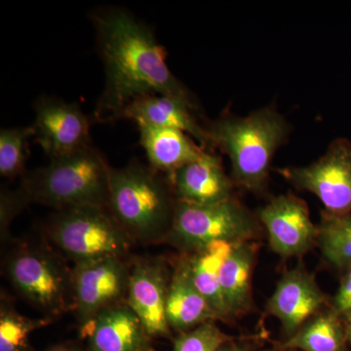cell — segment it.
Returning a JSON list of instances; mask_svg holds the SVG:
<instances>
[{
	"label": "cell",
	"mask_w": 351,
	"mask_h": 351,
	"mask_svg": "<svg viewBox=\"0 0 351 351\" xmlns=\"http://www.w3.org/2000/svg\"><path fill=\"white\" fill-rule=\"evenodd\" d=\"M92 20L106 75L95 119L117 121L132 101L152 94L172 97L197 110V100L170 71L166 50L151 27L119 8L99 11Z\"/></svg>",
	"instance_id": "1"
},
{
	"label": "cell",
	"mask_w": 351,
	"mask_h": 351,
	"mask_svg": "<svg viewBox=\"0 0 351 351\" xmlns=\"http://www.w3.org/2000/svg\"><path fill=\"white\" fill-rule=\"evenodd\" d=\"M205 127L213 149L230 158L235 186L255 195L265 193L274 157L292 131L285 117L267 106L247 117L225 113Z\"/></svg>",
	"instance_id": "2"
},
{
	"label": "cell",
	"mask_w": 351,
	"mask_h": 351,
	"mask_svg": "<svg viewBox=\"0 0 351 351\" xmlns=\"http://www.w3.org/2000/svg\"><path fill=\"white\" fill-rule=\"evenodd\" d=\"M110 169L103 154L89 145L27 173L18 191L25 204L40 203L57 211L71 207H108Z\"/></svg>",
	"instance_id": "3"
},
{
	"label": "cell",
	"mask_w": 351,
	"mask_h": 351,
	"mask_svg": "<svg viewBox=\"0 0 351 351\" xmlns=\"http://www.w3.org/2000/svg\"><path fill=\"white\" fill-rule=\"evenodd\" d=\"M176 199L167 177L134 161L112 168L108 208L131 239H165L172 225Z\"/></svg>",
	"instance_id": "4"
},
{
	"label": "cell",
	"mask_w": 351,
	"mask_h": 351,
	"mask_svg": "<svg viewBox=\"0 0 351 351\" xmlns=\"http://www.w3.org/2000/svg\"><path fill=\"white\" fill-rule=\"evenodd\" d=\"M262 230L257 215L235 197L209 205L176 200L172 225L165 240L188 255L212 242L256 241Z\"/></svg>",
	"instance_id": "5"
},
{
	"label": "cell",
	"mask_w": 351,
	"mask_h": 351,
	"mask_svg": "<svg viewBox=\"0 0 351 351\" xmlns=\"http://www.w3.org/2000/svg\"><path fill=\"white\" fill-rule=\"evenodd\" d=\"M50 239L75 263L123 257L131 237L108 207L80 206L58 210L48 228Z\"/></svg>",
	"instance_id": "6"
},
{
	"label": "cell",
	"mask_w": 351,
	"mask_h": 351,
	"mask_svg": "<svg viewBox=\"0 0 351 351\" xmlns=\"http://www.w3.org/2000/svg\"><path fill=\"white\" fill-rule=\"evenodd\" d=\"M6 272L17 292L48 315L73 309L71 274L49 252L21 248L8 258Z\"/></svg>",
	"instance_id": "7"
},
{
	"label": "cell",
	"mask_w": 351,
	"mask_h": 351,
	"mask_svg": "<svg viewBox=\"0 0 351 351\" xmlns=\"http://www.w3.org/2000/svg\"><path fill=\"white\" fill-rule=\"evenodd\" d=\"M294 188L315 195L323 211L332 215L351 212V142L332 141L326 152L314 162L301 167L277 170Z\"/></svg>",
	"instance_id": "8"
},
{
	"label": "cell",
	"mask_w": 351,
	"mask_h": 351,
	"mask_svg": "<svg viewBox=\"0 0 351 351\" xmlns=\"http://www.w3.org/2000/svg\"><path fill=\"white\" fill-rule=\"evenodd\" d=\"M130 270L121 257L95 258L75 263L71 272L73 311L80 325L113 304L128 291Z\"/></svg>",
	"instance_id": "9"
},
{
	"label": "cell",
	"mask_w": 351,
	"mask_h": 351,
	"mask_svg": "<svg viewBox=\"0 0 351 351\" xmlns=\"http://www.w3.org/2000/svg\"><path fill=\"white\" fill-rule=\"evenodd\" d=\"M257 217L267 232L270 249L288 258L302 257L317 245L318 225L308 207L294 195L276 196L261 208Z\"/></svg>",
	"instance_id": "10"
},
{
	"label": "cell",
	"mask_w": 351,
	"mask_h": 351,
	"mask_svg": "<svg viewBox=\"0 0 351 351\" xmlns=\"http://www.w3.org/2000/svg\"><path fill=\"white\" fill-rule=\"evenodd\" d=\"M34 138L51 159L91 145L90 120L76 104L43 97L34 104Z\"/></svg>",
	"instance_id": "11"
},
{
	"label": "cell",
	"mask_w": 351,
	"mask_h": 351,
	"mask_svg": "<svg viewBox=\"0 0 351 351\" xmlns=\"http://www.w3.org/2000/svg\"><path fill=\"white\" fill-rule=\"evenodd\" d=\"M328 298L315 277L302 265L288 270L279 279L267 304V313L281 323L286 339L325 308Z\"/></svg>",
	"instance_id": "12"
},
{
	"label": "cell",
	"mask_w": 351,
	"mask_h": 351,
	"mask_svg": "<svg viewBox=\"0 0 351 351\" xmlns=\"http://www.w3.org/2000/svg\"><path fill=\"white\" fill-rule=\"evenodd\" d=\"M170 280L167 267L161 261H138L130 269L126 304L149 337L169 335L166 302Z\"/></svg>",
	"instance_id": "13"
},
{
	"label": "cell",
	"mask_w": 351,
	"mask_h": 351,
	"mask_svg": "<svg viewBox=\"0 0 351 351\" xmlns=\"http://www.w3.org/2000/svg\"><path fill=\"white\" fill-rule=\"evenodd\" d=\"M175 199L191 204L209 205L234 197L235 184L226 174L221 158L204 152L167 177Z\"/></svg>",
	"instance_id": "14"
},
{
	"label": "cell",
	"mask_w": 351,
	"mask_h": 351,
	"mask_svg": "<svg viewBox=\"0 0 351 351\" xmlns=\"http://www.w3.org/2000/svg\"><path fill=\"white\" fill-rule=\"evenodd\" d=\"M80 334L91 351H149V336L126 302L97 313L80 325Z\"/></svg>",
	"instance_id": "15"
},
{
	"label": "cell",
	"mask_w": 351,
	"mask_h": 351,
	"mask_svg": "<svg viewBox=\"0 0 351 351\" xmlns=\"http://www.w3.org/2000/svg\"><path fill=\"white\" fill-rule=\"evenodd\" d=\"M193 110L182 101L164 95L141 97L122 112L119 119L132 120L137 125L145 124L176 129L189 134L208 152H214L206 127L201 125Z\"/></svg>",
	"instance_id": "16"
},
{
	"label": "cell",
	"mask_w": 351,
	"mask_h": 351,
	"mask_svg": "<svg viewBox=\"0 0 351 351\" xmlns=\"http://www.w3.org/2000/svg\"><path fill=\"white\" fill-rule=\"evenodd\" d=\"M166 318L170 330L181 334L209 321L218 320L213 309L196 287L186 256L178 263L171 276Z\"/></svg>",
	"instance_id": "17"
},
{
	"label": "cell",
	"mask_w": 351,
	"mask_h": 351,
	"mask_svg": "<svg viewBox=\"0 0 351 351\" xmlns=\"http://www.w3.org/2000/svg\"><path fill=\"white\" fill-rule=\"evenodd\" d=\"M138 128L149 166L166 177L206 152L184 132L145 124Z\"/></svg>",
	"instance_id": "18"
},
{
	"label": "cell",
	"mask_w": 351,
	"mask_h": 351,
	"mask_svg": "<svg viewBox=\"0 0 351 351\" xmlns=\"http://www.w3.org/2000/svg\"><path fill=\"white\" fill-rule=\"evenodd\" d=\"M257 251L255 241L234 244L221 265V292L232 318L248 313L253 307L252 278Z\"/></svg>",
	"instance_id": "19"
},
{
	"label": "cell",
	"mask_w": 351,
	"mask_h": 351,
	"mask_svg": "<svg viewBox=\"0 0 351 351\" xmlns=\"http://www.w3.org/2000/svg\"><path fill=\"white\" fill-rule=\"evenodd\" d=\"M233 245L226 241L212 242L195 253L184 255L188 258L189 269L196 287L206 299L218 320L221 321L232 318L221 292L219 274L221 265L232 251Z\"/></svg>",
	"instance_id": "20"
},
{
	"label": "cell",
	"mask_w": 351,
	"mask_h": 351,
	"mask_svg": "<svg viewBox=\"0 0 351 351\" xmlns=\"http://www.w3.org/2000/svg\"><path fill=\"white\" fill-rule=\"evenodd\" d=\"M282 350L350 351L345 319L331 307L314 315L280 346Z\"/></svg>",
	"instance_id": "21"
},
{
	"label": "cell",
	"mask_w": 351,
	"mask_h": 351,
	"mask_svg": "<svg viewBox=\"0 0 351 351\" xmlns=\"http://www.w3.org/2000/svg\"><path fill=\"white\" fill-rule=\"evenodd\" d=\"M317 246L325 262L332 269L343 274L351 267V212L345 215L322 212Z\"/></svg>",
	"instance_id": "22"
},
{
	"label": "cell",
	"mask_w": 351,
	"mask_h": 351,
	"mask_svg": "<svg viewBox=\"0 0 351 351\" xmlns=\"http://www.w3.org/2000/svg\"><path fill=\"white\" fill-rule=\"evenodd\" d=\"M34 137L32 125L4 128L0 132V175L15 178L25 173L29 158V140Z\"/></svg>",
	"instance_id": "23"
},
{
	"label": "cell",
	"mask_w": 351,
	"mask_h": 351,
	"mask_svg": "<svg viewBox=\"0 0 351 351\" xmlns=\"http://www.w3.org/2000/svg\"><path fill=\"white\" fill-rule=\"evenodd\" d=\"M49 322V320L25 317L2 304L0 311V351L24 350L29 335Z\"/></svg>",
	"instance_id": "24"
},
{
	"label": "cell",
	"mask_w": 351,
	"mask_h": 351,
	"mask_svg": "<svg viewBox=\"0 0 351 351\" xmlns=\"http://www.w3.org/2000/svg\"><path fill=\"white\" fill-rule=\"evenodd\" d=\"M232 339L217 326L215 321H209L191 331L182 332L175 341L174 351H217Z\"/></svg>",
	"instance_id": "25"
},
{
	"label": "cell",
	"mask_w": 351,
	"mask_h": 351,
	"mask_svg": "<svg viewBox=\"0 0 351 351\" xmlns=\"http://www.w3.org/2000/svg\"><path fill=\"white\" fill-rule=\"evenodd\" d=\"M330 307L341 316H345L351 311V267L341 274L336 295L330 302Z\"/></svg>",
	"instance_id": "26"
},
{
	"label": "cell",
	"mask_w": 351,
	"mask_h": 351,
	"mask_svg": "<svg viewBox=\"0 0 351 351\" xmlns=\"http://www.w3.org/2000/svg\"><path fill=\"white\" fill-rule=\"evenodd\" d=\"M252 348L249 343L245 341H228L221 346L217 351H251Z\"/></svg>",
	"instance_id": "27"
},
{
	"label": "cell",
	"mask_w": 351,
	"mask_h": 351,
	"mask_svg": "<svg viewBox=\"0 0 351 351\" xmlns=\"http://www.w3.org/2000/svg\"><path fill=\"white\" fill-rule=\"evenodd\" d=\"M345 319L346 332H348V346H350V351H351V311L343 316Z\"/></svg>",
	"instance_id": "28"
},
{
	"label": "cell",
	"mask_w": 351,
	"mask_h": 351,
	"mask_svg": "<svg viewBox=\"0 0 351 351\" xmlns=\"http://www.w3.org/2000/svg\"><path fill=\"white\" fill-rule=\"evenodd\" d=\"M47 351H76L75 348H69L66 346H54V348H50L49 350Z\"/></svg>",
	"instance_id": "29"
},
{
	"label": "cell",
	"mask_w": 351,
	"mask_h": 351,
	"mask_svg": "<svg viewBox=\"0 0 351 351\" xmlns=\"http://www.w3.org/2000/svg\"></svg>",
	"instance_id": "30"
}]
</instances>
